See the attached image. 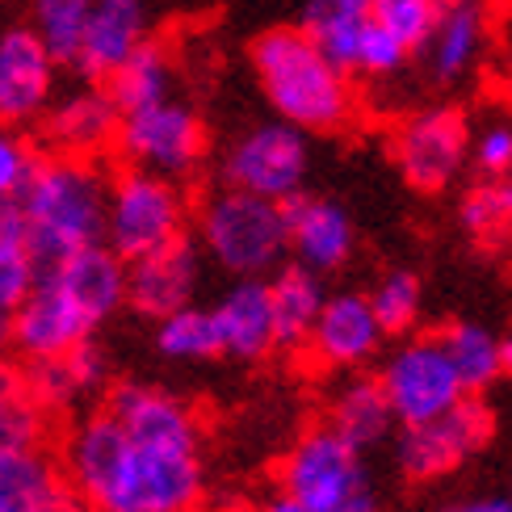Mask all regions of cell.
Segmentation results:
<instances>
[{
  "label": "cell",
  "mask_w": 512,
  "mask_h": 512,
  "mask_svg": "<svg viewBox=\"0 0 512 512\" xmlns=\"http://www.w3.org/2000/svg\"><path fill=\"white\" fill-rule=\"evenodd\" d=\"M252 72L277 122L336 135L357 118V84L298 26H273L252 42Z\"/></svg>",
  "instance_id": "cell-2"
},
{
  "label": "cell",
  "mask_w": 512,
  "mask_h": 512,
  "mask_svg": "<svg viewBox=\"0 0 512 512\" xmlns=\"http://www.w3.org/2000/svg\"><path fill=\"white\" fill-rule=\"evenodd\" d=\"M189 206L177 181L143 173V168H122L105 189V248L122 261L156 252L185 236Z\"/></svg>",
  "instance_id": "cell-5"
},
{
  "label": "cell",
  "mask_w": 512,
  "mask_h": 512,
  "mask_svg": "<svg viewBox=\"0 0 512 512\" xmlns=\"http://www.w3.org/2000/svg\"><path fill=\"white\" fill-rule=\"evenodd\" d=\"M471 118L458 105H424L408 114L391 135V160L412 189L441 194L471 164Z\"/></svg>",
  "instance_id": "cell-8"
},
{
  "label": "cell",
  "mask_w": 512,
  "mask_h": 512,
  "mask_svg": "<svg viewBox=\"0 0 512 512\" xmlns=\"http://www.w3.org/2000/svg\"><path fill=\"white\" fill-rule=\"evenodd\" d=\"M261 512H298V508H294V504H290V500L282 496V500H273V504H265Z\"/></svg>",
  "instance_id": "cell-41"
},
{
  "label": "cell",
  "mask_w": 512,
  "mask_h": 512,
  "mask_svg": "<svg viewBox=\"0 0 512 512\" xmlns=\"http://www.w3.org/2000/svg\"><path fill=\"white\" fill-rule=\"evenodd\" d=\"M89 9H93V0H34L30 30L51 51L55 63H68V68L76 63L84 26H89Z\"/></svg>",
  "instance_id": "cell-32"
},
{
  "label": "cell",
  "mask_w": 512,
  "mask_h": 512,
  "mask_svg": "<svg viewBox=\"0 0 512 512\" xmlns=\"http://www.w3.org/2000/svg\"><path fill=\"white\" fill-rule=\"evenodd\" d=\"M42 512H89V508H84L76 496H72V487H68V492H63L59 500H51L47 508H42Z\"/></svg>",
  "instance_id": "cell-39"
},
{
  "label": "cell",
  "mask_w": 512,
  "mask_h": 512,
  "mask_svg": "<svg viewBox=\"0 0 512 512\" xmlns=\"http://www.w3.org/2000/svg\"><path fill=\"white\" fill-rule=\"evenodd\" d=\"M198 252L240 282L282 269V256L290 252L282 206L231 185L215 189L198 210Z\"/></svg>",
  "instance_id": "cell-4"
},
{
  "label": "cell",
  "mask_w": 512,
  "mask_h": 512,
  "mask_svg": "<svg viewBox=\"0 0 512 512\" xmlns=\"http://www.w3.org/2000/svg\"><path fill=\"white\" fill-rule=\"evenodd\" d=\"M370 21H374L370 0H307L298 30H303L340 72H353L357 42L366 38Z\"/></svg>",
  "instance_id": "cell-25"
},
{
  "label": "cell",
  "mask_w": 512,
  "mask_h": 512,
  "mask_svg": "<svg viewBox=\"0 0 512 512\" xmlns=\"http://www.w3.org/2000/svg\"><path fill=\"white\" fill-rule=\"evenodd\" d=\"M156 349L168 357V361H215L223 357L219 349V328H215V315L210 307H198L189 303L173 315L156 319Z\"/></svg>",
  "instance_id": "cell-31"
},
{
  "label": "cell",
  "mask_w": 512,
  "mask_h": 512,
  "mask_svg": "<svg viewBox=\"0 0 512 512\" xmlns=\"http://www.w3.org/2000/svg\"><path fill=\"white\" fill-rule=\"evenodd\" d=\"M391 408L382 399L378 378H349L345 387L336 391L332 408H328V433H336L340 441H349L353 450H370L382 437L391 433Z\"/></svg>",
  "instance_id": "cell-26"
},
{
  "label": "cell",
  "mask_w": 512,
  "mask_h": 512,
  "mask_svg": "<svg viewBox=\"0 0 512 512\" xmlns=\"http://www.w3.org/2000/svg\"><path fill=\"white\" fill-rule=\"evenodd\" d=\"M34 164H38L34 147L13 126H0V202H17V194L26 189L34 173Z\"/></svg>",
  "instance_id": "cell-36"
},
{
  "label": "cell",
  "mask_w": 512,
  "mask_h": 512,
  "mask_svg": "<svg viewBox=\"0 0 512 512\" xmlns=\"http://www.w3.org/2000/svg\"><path fill=\"white\" fill-rule=\"evenodd\" d=\"M471 164L479 177H512V118L483 122L471 131Z\"/></svg>",
  "instance_id": "cell-35"
},
{
  "label": "cell",
  "mask_w": 512,
  "mask_h": 512,
  "mask_svg": "<svg viewBox=\"0 0 512 512\" xmlns=\"http://www.w3.org/2000/svg\"><path fill=\"white\" fill-rule=\"evenodd\" d=\"M378 387H382V399H387L391 416L403 429H408V424H424L433 416H445L466 399L437 336H420V340H408L403 349H395L378 374Z\"/></svg>",
  "instance_id": "cell-10"
},
{
  "label": "cell",
  "mask_w": 512,
  "mask_h": 512,
  "mask_svg": "<svg viewBox=\"0 0 512 512\" xmlns=\"http://www.w3.org/2000/svg\"><path fill=\"white\" fill-rule=\"evenodd\" d=\"M26 378H30V391L38 399V408L51 416V412H68V408H76V403L93 399L105 387V378H110V366H105V357H101V349L93 345V340H84V345H76L63 357L30 361Z\"/></svg>",
  "instance_id": "cell-22"
},
{
  "label": "cell",
  "mask_w": 512,
  "mask_h": 512,
  "mask_svg": "<svg viewBox=\"0 0 512 512\" xmlns=\"http://www.w3.org/2000/svg\"><path fill=\"white\" fill-rule=\"evenodd\" d=\"M147 42V5L143 0H93L89 26L80 38L72 68L101 84L118 63H126Z\"/></svg>",
  "instance_id": "cell-19"
},
{
  "label": "cell",
  "mask_w": 512,
  "mask_h": 512,
  "mask_svg": "<svg viewBox=\"0 0 512 512\" xmlns=\"http://www.w3.org/2000/svg\"><path fill=\"white\" fill-rule=\"evenodd\" d=\"M198 282H202V252L189 236L147 252L139 261H126V303L152 319H164L194 303Z\"/></svg>",
  "instance_id": "cell-14"
},
{
  "label": "cell",
  "mask_w": 512,
  "mask_h": 512,
  "mask_svg": "<svg viewBox=\"0 0 512 512\" xmlns=\"http://www.w3.org/2000/svg\"><path fill=\"white\" fill-rule=\"evenodd\" d=\"M366 303L378 319V328L382 336L387 332H408L416 319H420V307H424V286H420V277L408 273V269H395L387 273L382 282L366 294Z\"/></svg>",
  "instance_id": "cell-33"
},
{
  "label": "cell",
  "mask_w": 512,
  "mask_h": 512,
  "mask_svg": "<svg viewBox=\"0 0 512 512\" xmlns=\"http://www.w3.org/2000/svg\"><path fill=\"white\" fill-rule=\"evenodd\" d=\"M487 437H492V408H487L483 399L466 395L458 408H450L445 416L408 424V429L399 433L395 458L408 479L433 483L441 475H454L462 462H471L487 445Z\"/></svg>",
  "instance_id": "cell-11"
},
{
  "label": "cell",
  "mask_w": 512,
  "mask_h": 512,
  "mask_svg": "<svg viewBox=\"0 0 512 512\" xmlns=\"http://www.w3.org/2000/svg\"><path fill=\"white\" fill-rule=\"evenodd\" d=\"M118 105L110 101V93L101 84H84V89L68 93L47 105L42 114V131H47V143L59 156L68 160H97L101 152H110L118 139Z\"/></svg>",
  "instance_id": "cell-17"
},
{
  "label": "cell",
  "mask_w": 512,
  "mask_h": 512,
  "mask_svg": "<svg viewBox=\"0 0 512 512\" xmlns=\"http://www.w3.org/2000/svg\"><path fill=\"white\" fill-rule=\"evenodd\" d=\"M496 353H500V374L512 378V328L504 336H496Z\"/></svg>",
  "instance_id": "cell-38"
},
{
  "label": "cell",
  "mask_w": 512,
  "mask_h": 512,
  "mask_svg": "<svg viewBox=\"0 0 512 512\" xmlns=\"http://www.w3.org/2000/svg\"><path fill=\"white\" fill-rule=\"evenodd\" d=\"M59 475L89 512H194L206 492L198 416L177 395L126 382L76 420Z\"/></svg>",
  "instance_id": "cell-1"
},
{
  "label": "cell",
  "mask_w": 512,
  "mask_h": 512,
  "mask_svg": "<svg viewBox=\"0 0 512 512\" xmlns=\"http://www.w3.org/2000/svg\"><path fill=\"white\" fill-rule=\"evenodd\" d=\"M105 189L110 181L97 160L51 156L34 164L26 189L17 194V210L38 273L105 240Z\"/></svg>",
  "instance_id": "cell-3"
},
{
  "label": "cell",
  "mask_w": 512,
  "mask_h": 512,
  "mask_svg": "<svg viewBox=\"0 0 512 512\" xmlns=\"http://www.w3.org/2000/svg\"><path fill=\"white\" fill-rule=\"evenodd\" d=\"M307 168H311L307 135L286 122H261L227 147L223 181L231 189H244L252 198L286 206L290 198L303 194Z\"/></svg>",
  "instance_id": "cell-9"
},
{
  "label": "cell",
  "mask_w": 512,
  "mask_h": 512,
  "mask_svg": "<svg viewBox=\"0 0 512 512\" xmlns=\"http://www.w3.org/2000/svg\"><path fill=\"white\" fill-rule=\"evenodd\" d=\"M441 349L450 357V366L462 382L466 395L487 391L500 378V353H496V336L479 328V324H450L441 336Z\"/></svg>",
  "instance_id": "cell-30"
},
{
  "label": "cell",
  "mask_w": 512,
  "mask_h": 512,
  "mask_svg": "<svg viewBox=\"0 0 512 512\" xmlns=\"http://www.w3.org/2000/svg\"><path fill=\"white\" fill-rule=\"evenodd\" d=\"M47 412L38 408L26 370L0 361V450H38Z\"/></svg>",
  "instance_id": "cell-28"
},
{
  "label": "cell",
  "mask_w": 512,
  "mask_h": 512,
  "mask_svg": "<svg viewBox=\"0 0 512 512\" xmlns=\"http://www.w3.org/2000/svg\"><path fill=\"white\" fill-rule=\"evenodd\" d=\"M458 219L479 248L512 244V177H479L462 194Z\"/></svg>",
  "instance_id": "cell-27"
},
{
  "label": "cell",
  "mask_w": 512,
  "mask_h": 512,
  "mask_svg": "<svg viewBox=\"0 0 512 512\" xmlns=\"http://www.w3.org/2000/svg\"><path fill=\"white\" fill-rule=\"evenodd\" d=\"M370 17L378 30H387L399 47H408L412 59L424 51L437 17V0H370Z\"/></svg>",
  "instance_id": "cell-34"
},
{
  "label": "cell",
  "mask_w": 512,
  "mask_h": 512,
  "mask_svg": "<svg viewBox=\"0 0 512 512\" xmlns=\"http://www.w3.org/2000/svg\"><path fill=\"white\" fill-rule=\"evenodd\" d=\"M13 345V332H9V315H0V357H5V349Z\"/></svg>",
  "instance_id": "cell-40"
},
{
  "label": "cell",
  "mask_w": 512,
  "mask_h": 512,
  "mask_svg": "<svg viewBox=\"0 0 512 512\" xmlns=\"http://www.w3.org/2000/svg\"><path fill=\"white\" fill-rule=\"evenodd\" d=\"M487 47V5L483 0H437V17L424 42V68L441 89H454L479 68Z\"/></svg>",
  "instance_id": "cell-16"
},
{
  "label": "cell",
  "mask_w": 512,
  "mask_h": 512,
  "mask_svg": "<svg viewBox=\"0 0 512 512\" xmlns=\"http://www.w3.org/2000/svg\"><path fill=\"white\" fill-rule=\"evenodd\" d=\"M282 492L298 512H378L361 450L315 429L282 462Z\"/></svg>",
  "instance_id": "cell-6"
},
{
  "label": "cell",
  "mask_w": 512,
  "mask_h": 512,
  "mask_svg": "<svg viewBox=\"0 0 512 512\" xmlns=\"http://www.w3.org/2000/svg\"><path fill=\"white\" fill-rule=\"evenodd\" d=\"M114 147L126 160V168H143V173L181 181L206 156V126L194 105H185L181 97H164L156 105L122 114Z\"/></svg>",
  "instance_id": "cell-7"
},
{
  "label": "cell",
  "mask_w": 512,
  "mask_h": 512,
  "mask_svg": "<svg viewBox=\"0 0 512 512\" xmlns=\"http://www.w3.org/2000/svg\"><path fill=\"white\" fill-rule=\"evenodd\" d=\"M59 63L30 26L0 30V126H26L55 101Z\"/></svg>",
  "instance_id": "cell-12"
},
{
  "label": "cell",
  "mask_w": 512,
  "mask_h": 512,
  "mask_svg": "<svg viewBox=\"0 0 512 512\" xmlns=\"http://www.w3.org/2000/svg\"><path fill=\"white\" fill-rule=\"evenodd\" d=\"M382 345V328L366 303V294H332L315 315V328L307 336V349L319 366L353 370L370 361Z\"/></svg>",
  "instance_id": "cell-18"
},
{
  "label": "cell",
  "mask_w": 512,
  "mask_h": 512,
  "mask_svg": "<svg viewBox=\"0 0 512 512\" xmlns=\"http://www.w3.org/2000/svg\"><path fill=\"white\" fill-rule=\"evenodd\" d=\"M42 277L72 298V303L89 315V324L101 328L122 303H126V261L114 256L105 244H93V248H80L72 256H63L59 265L42 269Z\"/></svg>",
  "instance_id": "cell-20"
},
{
  "label": "cell",
  "mask_w": 512,
  "mask_h": 512,
  "mask_svg": "<svg viewBox=\"0 0 512 512\" xmlns=\"http://www.w3.org/2000/svg\"><path fill=\"white\" fill-rule=\"evenodd\" d=\"M282 215H286V248L294 256V265L324 277L353 256L357 231H353L349 210L340 202L298 194L282 206Z\"/></svg>",
  "instance_id": "cell-15"
},
{
  "label": "cell",
  "mask_w": 512,
  "mask_h": 512,
  "mask_svg": "<svg viewBox=\"0 0 512 512\" xmlns=\"http://www.w3.org/2000/svg\"><path fill=\"white\" fill-rule=\"evenodd\" d=\"M9 332H13V349H21L30 361H51V357H63L76 345H84L97 328L51 277L38 273L30 294L21 298V307L9 315Z\"/></svg>",
  "instance_id": "cell-13"
},
{
  "label": "cell",
  "mask_w": 512,
  "mask_h": 512,
  "mask_svg": "<svg viewBox=\"0 0 512 512\" xmlns=\"http://www.w3.org/2000/svg\"><path fill=\"white\" fill-rule=\"evenodd\" d=\"M173 80H177L173 55H168L164 42L147 38L131 59L118 63V68L101 80V89L110 93L118 114H131V110H143V105H156L164 97H173Z\"/></svg>",
  "instance_id": "cell-24"
},
{
  "label": "cell",
  "mask_w": 512,
  "mask_h": 512,
  "mask_svg": "<svg viewBox=\"0 0 512 512\" xmlns=\"http://www.w3.org/2000/svg\"><path fill=\"white\" fill-rule=\"evenodd\" d=\"M38 282V265L26 240L17 202H0V315H13Z\"/></svg>",
  "instance_id": "cell-29"
},
{
  "label": "cell",
  "mask_w": 512,
  "mask_h": 512,
  "mask_svg": "<svg viewBox=\"0 0 512 512\" xmlns=\"http://www.w3.org/2000/svg\"><path fill=\"white\" fill-rule=\"evenodd\" d=\"M324 282L319 273L303 265H282L269 277V307H273V336L282 349L307 345V336L315 328V315L324 307Z\"/></svg>",
  "instance_id": "cell-23"
},
{
  "label": "cell",
  "mask_w": 512,
  "mask_h": 512,
  "mask_svg": "<svg viewBox=\"0 0 512 512\" xmlns=\"http://www.w3.org/2000/svg\"><path fill=\"white\" fill-rule=\"evenodd\" d=\"M210 315H215L223 357L256 361V357H265L269 349H277L265 277H244V282H236L215 307H210Z\"/></svg>",
  "instance_id": "cell-21"
},
{
  "label": "cell",
  "mask_w": 512,
  "mask_h": 512,
  "mask_svg": "<svg viewBox=\"0 0 512 512\" xmlns=\"http://www.w3.org/2000/svg\"><path fill=\"white\" fill-rule=\"evenodd\" d=\"M445 512H512V500L508 496H471V500H458Z\"/></svg>",
  "instance_id": "cell-37"
}]
</instances>
